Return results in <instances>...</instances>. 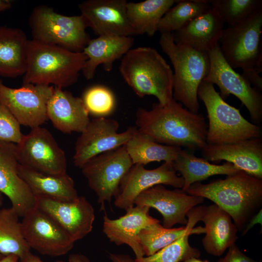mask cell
I'll return each mask as SVG.
<instances>
[{
  "label": "cell",
  "instance_id": "obj_2",
  "mask_svg": "<svg viewBox=\"0 0 262 262\" xmlns=\"http://www.w3.org/2000/svg\"><path fill=\"white\" fill-rule=\"evenodd\" d=\"M186 192L212 201L231 216L238 230H243L250 218L260 209L262 179L244 171L227 176L208 183L192 184Z\"/></svg>",
  "mask_w": 262,
  "mask_h": 262
},
{
  "label": "cell",
  "instance_id": "obj_23",
  "mask_svg": "<svg viewBox=\"0 0 262 262\" xmlns=\"http://www.w3.org/2000/svg\"><path fill=\"white\" fill-rule=\"evenodd\" d=\"M224 22L218 13L211 8L172 33L175 43L208 52L218 45Z\"/></svg>",
  "mask_w": 262,
  "mask_h": 262
},
{
  "label": "cell",
  "instance_id": "obj_35",
  "mask_svg": "<svg viewBox=\"0 0 262 262\" xmlns=\"http://www.w3.org/2000/svg\"><path fill=\"white\" fill-rule=\"evenodd\" d=\"M224 23L238 24L262 9V0H207Z\"/></svg>",
  "mask_w": 262,
  "mask_h": 262
},
{
  "label": "cell",
  "instance_id": "obj_33",
  "mask_svg": "<svg viewBox=\"0 0 262 262\" xmlns=\"http://www.w3.org/2000/svg\"><path fill=\"white\" fill-rule=\"evenodd\" d=\"M211 8L207 0H180L171 7L158 25L161 33H173Z\"/></svg>",
  "mask_w": 262,
  "mask_h": 262
},
{
  "label": "cell",
  "instance_id": "obj_19",
  "mask_svg": "<svg viewBox=\"0 0 262 262\" xmlns=\"http://www.w3.org/2000/svg\"><path fill=\"white\" fill-rule=\"evenodd\" d=\"M16 144L0 141V192L19 217L36 208V197L18 172Z\"/></svg>",
  "mask_w": 262,
  "mask_h": 262
},
{
  "label": "cell",
  "instance_id": "obj_29",
  "mask_svg": "<svg viewBox=\"0 0 262 262\" xmlns=\"http://www.w3.org/2000/svg\"><path fill=\"white\" fill-rule=\"evenodd\" d=\"M205 206H198L192 208L187 213V223L185 226L176 228H165L157 222L143 229L138 239L145 256H150L172 243L184 234L192 226L199 221Z\"/></svg>",
  "mask_w": 262,
  "mask_h": 262
},
{
  "label": "cell",
  "instance_id": "obj_11",
  "mask_svg": "<svg viewBox=\"0 0 262 262\" xmlns=\"http://www.w3.org/2000/svg\"><path fill=\"white\" fill-rule=\"evenodd\" d=\"M16 149L18 162L22 165L49 175L66 173L65 153L46 128L32 129L16 144Z\"/></svg>",
  "mask_w": 262,
  "mask_h": 262
},
{
  "label": "cell",
  "instance_id": "obj_31",
  "mask_svg": "<svg viewBox=\"0 0 262 262\" xmlns=\"http://www.w3.org/2000/svg\"><path fill=\"white\" fill-rule=\"evenodd\" d=\"M133 164L145 165L153 162L173 163L181 147L159 144L137 129L125 145Z\"/></svg>",
  "mask_w": 262,
  "mask_h": 262
},
{
  "label": "cell",
  "instance_id": "obj_46",
  "mask_svg": "<svg viewBox=\"0 0 262 262\" xmlns=\"http://www.w3.org/2000/svg\"><path fill=\"white\" fill-rule=\"evenodd\" d=\"M183 262H209L207 260H204V261L201 260L199 259L198 258L191 257L186 260Z\"/></svg>",
  "mask_w": 262,
  "mask_h": 262
},
{
  "label": "cell",
  "instance_id": "obj_8",
  "mask_svg": "<svg viewBox=\"0 0 262 262\" xmlns=\"http://www.w3.org/2000/svg\"><path fill=\"white\" fill-rule=\"evenodd\" d=\"M262 9L242 22L224 29L219 46L233 69L254 68L262 59Z\"/></svg>",
  "mask_w": 262,
  "mask_h": 262
},
{
  "label": "cell",
  "instance_id": "obj_37",
  "mask_svg": "<svg viewBox=\"0 0 262 262\" xmlns=\"http://www.w3.org/2000/svg\"><path fill=\"white\" fill-rule=\"evenodd\" d=\"M23 135L18 121L9 110L0 103V141L16 144Z\"/></svg>",
  "mask_w": 262,
  "mask_h": 262
},
{
  "label": "cell",
  "instance_id": "obj_36",
  "mask_svg": "<svg viewBox=\"0 0 262 262\" xmlns=\"http://www.w3.org/2000/svg\"><path fill=\"white\" fill-rule=\"evenodd\" d=\"M89 113L98 117L112 113L115 107V98L108 88L95 85L87 89L82 98Z\"/></svg>",
  "mask_w": 262,
  "mask_h": 262
},
{
  "label": "cell",
  "instance_id": "obj_48",
  "mask_svg": "<svg viewBox=\"0 0 262 262\" xmlns=\"http://www.w3.org/2000/svg\"><path fill=\"white\" fill-rule=\"evenodd\" d=\"M4 256H3L1 254H0V260L4 257Z\"/></svg>",
  "mask_w": 262,
  "mask_h": 262
},
{
  "label": "cell",
  "instance_id": "obj_25",
  "mask_svg": "<svg viewBox=\"0 0 262 262\" xmlns=\"http://www.w3.org/2000/svg\"><path fill=\"white\" fill-rule=\"evenodd\" d=\"M133 42L131 36L114 35H100L91 39L82 51L87 57L82 71L83 76L88 80L93 79L100 65L105 71H111L114 62L122 58L131 49Z\"/></svg>",
  "mask_w": 262,
  "mask_h": 262
},
{
  "label": "cell",
  "instance_id": "obj_32",
  "mask_svg": "<svg viewBox=\"0 0 262 262\" xmlns=\"http://www.w3.org/2000/svg\"><path fill=\"white\" fill-rule=\"evenodd\" d=\"M20 217L11 207L0 209V254L19 259L31 252L23 235Z\"/></svg>",
  "mask_w": 262,
  "mask_h": 262
},
{
  "label": "cell",
  "instance_id": "obj_43",
  "mask_svg": "<svg viewBox=\"0 0 262 262\" xmlns=\"http://www.w3.org/2000/svg\"><path fill=\"white\" fill-rule=\"evenodd\" d=\"M68 262H90L89 259L85 255L81 254L74 253L69 255Z\"/></svg>",
  "mask_w": 262,
  "mask_h": 262
},
{
  "label": "cell",
  "instance_id": "obj_47",
  "mask_svg": "<svg viewBox=\"0 0 262 262\" xmlns=\"http://www.w3.org/2000/svg\"><path fill=\"white\" fill-rule=\"evenodd\" d=\"M3 202V195L0 192V207L2 206Z\"/></svg>",
  "mask_w": 262,
  "mask_h": 262
},
{
  "label": "cell",
  "instance_id": "obj_5",
  "mask_svg": "<svg viewBox=\"0 0 262 262\" xmlns=\"http://www.w3.org/2000/svg\"><path fill=\"white\" fill-rule=\"evenodd\" d=\"M159 43L174 68L173 99L190 112L199 113L197 91L209 71L208 53L175 43L172 33H161Z\"/></svg>",
  "mask_w": 262,
  "mask_h": 262
},
{
  "label": "cell",
  "instance_id": "obj_1",
  "mask_svg": "<svg viewBox=\"0 0 262 262\" xmlns=\"http://www.w3.org/2000/svg\"><path fill=\"white\" fill-rule=\"evenodd\" d=\"M135 116L137 130L159 144L192 151L207 144L204 116L190 112L173 98L164 105L154 103L150 110L139 108Z\"/></svg>",
  "mask_w": 262,
  "mask_h": 262
},
{
  "label": "cell",
  "instance_id": "obj_28",
  "mask_svg": "<svg viewBox=\"0 0 262 262\" xmlns=\"http://www.w3.org/2000/svg\"><path fill=\"white\" fill-rule=\"evenodd\" d=\"M172 165L174 169L179 172L184 180L181 190L184 192L193 183L200 182L211 176H228L240 171L230 163L226 162L220 165L212 164L203 158L197 157L193 153L182 149L172 163Z\"/></svg>",
  "mask_w": 262,
  "mask_h": 262
},
{
  "label": "cell",
  "instance_id": "obj_14",
  "mask_svg": "<svg viewBox=\"0 0 262 262\" xmlns=\"http://www.w3.org/2000/svg\"><path fill=\"white\" fill-rule=\"evenodd\" d=\"M21 229L30 248L51 257L67 254L74 246V241L52 218L35 208L22 217Z\"/></svg>",
  "mask_w": 262,
  "mask_h": 262
},
{
  "label": "cell",
  "instance_id": "obj_22",
  "mask_svg": "<svg viewBox=\"0 0 262 262\" xmlns=\"http://www.w3.org/2000/svg\"><path fill=\"white\" fill-rule=\"evenodd\" d=\"M47 114L53 126L65 133H81L90 121L82 98L60 87H54L47 103Z\"/></svg>",
  "mask_w": 262,
  "mask_h": 262
},
{
  "label": "cell",
  "instance_id": "obj_30",
  "mask_svg": "<svg viewBox=\"0 0 262 262\" xmlns=\"http://www.w3.org/2000/svg\"><path fill=\"white\" fill-rule=\"evenodd\" d=\"M178 0H146L127 3V15L130 24L137 34L152 36L158 31L159 21Z\"/></svg>",
  "mask_w": 262,
  "mask_h": 262
},
{
  "label": "cell",
  "instance_id": "obj_45",
  "mask_svg": "<svg viewBox=\"0 0 262 262\" xmlns=\"http://www.w3.org/2000/svg\"><path fill=\"white\" fill-rule=\"evenodd\" d=\"M19 258L14 255H9L4 256L0 260V262H18Z\"/></svg>",
  "mask_w": 262,
  "mask_h": 262
},
{
  "label": "cell",
  "instance_id": "obj_17",
  "mask_svg": "<svg viewBox=\"0 0 262 262\" xmlns=\"http://www.w3.org/2000/svg\"><path fill=\"white\" fill-rule=\"evenodd\" d=\"M204 198L188 194L182 190H169L159 184L140 193L134 205L146 206L157 210L163 216V226L171 228L177 224L186 225L188 213L203 202Z\"/></svg>",
  "mask_w": 262,
  "mask_h": 262
},
{
  "label": "cell",
  "instance_id": "obj_20",
  "mask_svg": "<svg viewBox=\"0 0 262 262\" xmlns=\"http://www.w3.org/2000/svg\"><path fill=\"white\" fill-rule=\"evenodd\" d=\"M202 158L212 163L225 161L240 170L262 179V140L261 137L223 144H207Z\"/></svg>",
  "mask_w": 262,
  "mask_h": 262
},
{
  "label": "cell",
  "instance_id": "obj_18",
  "mask_svg": "<svg viewBox=\"0 0 262 262\" xmlns=\"http://www.w3.org/2000/svg\"><path fill=\"white\" fill-rule=\"evenodd\" d=\"M126 0H87L79 4L88 27L99 36L136 35L129 21Z\"/></svg>",
  "mask_w": 262,
  "mask_h": 262
},
{
  "label": "cell",
  "instance_id": "obj_3",
  "mask_svg": "<svg viewBox=\"0 0 262 262\" xmlns=\"http://www.w3.org/2000/svg\"><path fill=\"white\" fill-rule=\"evenodd\" d=\"M119 69L138 97L153 96L161 105L173 99V70L155 49L140 47L130 49L122 57Z\"/></svg>",
  "mask_w": 262,
  "mask_h": 262
},
{
  "label": "cell",
  "instance_id": "obj_41",
  "mask_svg": "<svg viewBox=\"0 0 262 262\" xmlns=\"http://www.w3.org/2000/svg\"><path fill=\"white\" fill-rule=\"evenodd\" d=\"M109 258L112 262H134L129 255L110 253Z\"/></svg>",
  "mask_w": 262,
  "mask_h": 262
},
{
  "label": "cell",
  "instance_id": "obj_4",
  "mask_svg": "<svg viewBox=\"0 0 262 262\" xmlns=\"http://www.w3.org/2000/svg\"><path fill=\"white\" fill-rule=\"evenodd\" d=\"M87 60L82 52L29 40L23 84L70 86L77 82Z\"/></svg>",
  "mask_w": 262,
  "mask_h": 262
},
{
  "label": "cell",
  "instance_id": "obj_39",
  "mask_svg": "<svg viewBox=\"0 0 262 262\" xmlns=\"http://www.w3.org/2000/svg\"><path fill=\"white\" fill-rule=\"evenodd\" d=\"M241 75L254 88L260 91L262 90V78L254 68L243 69Z\"/></svg>",
  "mask_w": 262,
  "mask_h": 262
},
{
  "label": "cell",
  "instance_id": "obj_13",
  "mask_svg": "<svg viewBox=\"0 0 262 262\" xmlns=\"http://www.w3.org/2000/svg\"><path fill=\"white\" fill-rule=\"evenodd\" d=\"M119 126L116 120L105 117L90 120L75 143L74 165L81 168L95 156L125 145L137 128L131 127L118 132Z\"/></svg>",
  "mask_w": 262,
  "mask_h": 262
},
{
  "label": "cell",
  "instance_id": "obj_40",
  "mask_svg": "<svg viewBox=\"0 0 262 262\" xmlns=\"http://www.w3.org/2000/svg\"><path fill=\"white\" fill-rule=\"evenodd\" d=\"M262 210L260 209L257 213L253 215L248 220L245 228L243 230L242 235L246 234L252 227L257 224H260L262 226Z\"/></svg>",
  "mask_w": 262,
  "mask_h": 262
},
{
  "label": "cell",
  "instance_id": "obj_34",
  "mask_svg": "<svg viewBox=\"0 0 262 262\" xmlns=\"http://www.w3.org/2000/svg\"><path fill=\"white\" fill-rule=\"evenodd\" d=\"M190 227L181 237L154 254L139 259H135L134 262H181L191 258H198L200 251L190 246L189 236L195 232H204V228L200 229Z\"/></svg>",
  "mask_w": 262,
  "mask_h": 262
},
{
  "label": "cell",
  "instance_id": "obj_24",
  "mask_svg": "<svg viewBox=\"0 0 262 262\" xmlns=\"http://www.w3.org/2000/svg\"><path fill=\"white\" fill-rule=\"evenodd\" d=\"M201 221L205 233L202 243L208 253L220 256L235 244L238 229L229 214L216 204L205 206Z\"/></svg>",
  "mask_w": 262,
  "mask_h": 262
},
{
  "label": "cell",
  "instance_id": "obj_6",
  "mask_svg": "<svg viewBox=\"0 0 262 262\" xmlns=\"http://www.w3.org/2000/svg\"><path fill=\"white\" fill-rule=\"evenodd\" d=\"M197 97L207 110V144H229L261 137V127L248 121L239 109L227 103L212 83L203 81Z\"/></svg>",
  "mask_w": 262,
  "mask_h": 262
},
{
  "label": "cell",
  "instance_id": "obj_7",
  "mask_svg": "<svg viewBox=\"0 0 262 262\" xmlns=\"http://www.w3.org/2000/svg\"><path fill=\"white\" fill-rule=\"evenodd\" d=\"M29 25L33 40L72 52H82L91 40L82 15L65 16L46 5L33 9Z\"/></svg>",
  "mask_w": 262,
  "mask_h": 262
},
{
  "label": "cell",
  "instance_id": "obj_21",
  "mask_svg": "<svg viewBox=\"0 0 262 262\" xmlns=\"http://www.w3.org/2000/svg\"><path fill=\"white\" fill-rule=\"evenodd\" d=\"M150 208L135 205L126 209L125 214L115 219L103 216V232L109 240L119 246L127 245L133 250L136 258L145 256L139 243V232L147 227L159 222L149 214Z\"/></svg>",
  "mask_w": 262,
  "mask_h": 262
},
{
  "label": "cell",
  "instance_id": "obj_27",
  "mask_svg": "<svg viewBox=\"0 0 262 262\" xmlns=\"http://www.w3.org/2000/svg\"><path fill=\"white\" fill-rule=\"evenodd\" d=\"M29 40L20 29L0 26V75L16 78L24 75Z\"/></svg>",
  "mask_w": 262,
  "mask_h": 262
},
{
  "label": "cell",
  "instance_id": "obj_44",
  "mask_svg": "<svg viewBox=\"0 0 262 262\" xmlns=\"http://www.w3.org/2000/svg\"><path fill=\"white\" fill-rule=\"evenodd\" d=\"M12 4L10 1L8 0H0V13L10 9Z\"/></svg>",
  "mask_w": 262,
  "mask_h": 262
},
{
  "label": "cell",
  "instance_id": "obj_12",
  "mask_svg": "<svg viewBox=\"0 0 262 262\" xmlns=\"http://www.w3.org/2000/svg\"><path fill=\"white\" fill-rule=\"evenodd\" d=\"M53 90L52 86L32 84L13 88L0 79V103L20 125L33 129L41 126L48 119L47 103Z\"/></svg>",
  "mask_w": 262,
  "mask_h": 262
},
{
  "label": "cell",
  "instance_id": "obj_9",
  "mask_svg": "<svg viewBox=\"0 0 262 262\" xmlns=\"http://www.w3.org/2000/svg\"><path fill=\"white\" fill-rule=\"evenodd\" d=\"M133 165L125 145L95 156L81 168L90 188L98 196L100 210L117 193L121 180Z\"/></svg>",
  "mask_w": 262,
  "mask_h": 262
},
{
  "label": "cell",
  "instance_id": "obj_16",
  "mask_svg": "<svg viewBox=\"0 0 262 262\" xmlns=\"http://www.w3.org/2000/svg\"><path fill=\"white\" fill-rule=\"evenodd\" d=\"M36 208L55 221L74 242L82 239L92 230L94 210L83 196L71 201L37 196Z\"/></svg>",
  "mask_w": 262,
  "mask_h": 262
},
{
  "label": "cell",
  "instance_id": "obj_10",
  "mask_svg": "<svg viewBox=\"0 0 262 262\" xmlns=\"http://www.w3.org/2000/svg\"><path fill=\"white\" fill-rule=\"evenodd\" d=\"M210 62L209 73L203 81L216 84L223 99L232 94L237 98L249 112L254 124L262 120V96L241 75L226 62L219 45L208 52Z\"/></svg>",
  "mask_w": 262,
  "mask_h": 262
},
{
  "label": "cell",
  "instance_id": "obj_26",
  "mask_svg": "<svg viewBox=\"0 0 262 262\" xmlns=\"http://www.w3.org/2000/svg\"><path fill=\"white\" fill-rule=\"evenodd\" d=\"M18 172L36 196L60 201H71L78 196L73 179L66 173L44 174L19 164Z\"/></svg>",
  "mask_w": 262,
  "mask_h": 262
},
{
  "label": "cell",
  "instance_id": "obj_15",
  "mask_svg": "<svg viewBox=\"0 0 262 262\" xmlns=\"http://www.w3.org/2000/svg\"><path fill=\"white\" fill-rule=\"evenodd\" d=\"M159 184L182 189L184 180L177 174L172 163L164 162L152 169H146L142 164H133L120 182L115 197V205L126 210L134 206V201L140 193Z\"/></svg>",
  "mask_w": 262,
  "mask_h": 262
},
{
  "label": "cell",
  "instance_id": "obj_38",
  "mask_svg": "<svg viewBox=\"0 0 262 262\" xmlns=\"http://www.w3.org/2000/svg\"><path fill=\"white\" fill-rule=\"evenodd\" d=\"M217 262H256L245 254L235 244L228 248L226 255Z\"/></svg>",
  "mask_w": 262,
  "mask_h": 262
},
{
  "label": "cell",
  "instance_id": "obj_42",
  "mask_svg": "<svg viewBox=\"0 0 262 262\" xmlns=\"http://www.w3.org/2000/svg\"><path fill=\"white\" fill-rule=\"evenodd\" d=\"M18 262H45L39 257L33 254L31 252H29L23 257L19 259ZM55 262H66L64 261H57Z\"/></svg>",
  "mask_w": 262,
  "mask_h": 262
}]
</instances>
